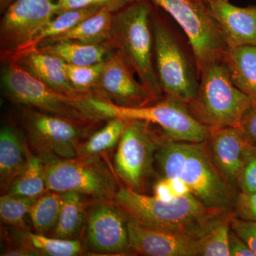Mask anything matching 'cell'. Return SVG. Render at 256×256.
<instances>
[{
  "mask_svg": "<svg viewBox=\"0 0 256 256\" xmlns=\"http://www.w3.org/2000/svg\"><path fill=\"white\" fill-rule=\"evenodd\" d=\"M126 120L112 168L122 186L146 194L152 180H158L156 152L168 138L154 124L140 120Z\"/></svg>",
  "mask_w": 256,
  "mask_h": 256,
  "instance_id": "obj_7",
  "label": "cell"
},
{
  "mask_svg": "<svg viewBox=\"0 0 256 256\" xmlns=\"http://www.w3.org/2000/svg\"><path fill=\"white\" fill-rule=\"evenodd\" d=\"M28 146L24 134L12 124L0 131V188L4 194L22 172L28 160Z\"/></svg>",
  "mask_w": 256,
  "mask_h": 256,
  "instance_id": "obj_19",
  "label": "cell"
},
{
  "mask_svg": "<svg viewBox=\"0 0 256 256\" xmlns=\"http://www.w3.org/2000/svg\"><path fill=\"white\" fill-rule=\"evenodd\" d=\"M20 244L31 249L36 256H76L85 252L80 239H63L28 230H18Z\"/></svg>",
  "mask_w": 256,
  "mask_h": 256,
  "instance_id": "obj_24",
  "label": "cell"
},
{
  "mask_svg": "<svg viewBox=\"0 0 256 256\" xmlns=\"http://www.w3.org/2000/svg\"><path fill=\"white\" fill-rule=\"evenodd\" d=\"M222 62L234 85L256 100V45L228 48Z\"/></svg>",
  "mask_w": 256,
  "mask_h": 256,
  "instance_id": "obj_20",
  "label": "cell"
},
{
  "mask_svg": "<svg viewBox=\"0 0 256 256\" xmlns=\"http://www.w3.org/2000/svg\"><path fill=\"white\" fill-rule=\"evenodd\" d=\"M62 202V193L50 191L35 200L28 215L37 233L46 235L53 232L58 223Z\"/></svg>",
  "mask_w": 256,
  "mask_h": 256,
  "instance_id": "obj_27",
  "label": "cell"
},
{
  "mask_svg": "<svg viewBox=\"0 0 256 256\" xmlns=\"http://www.w3.org/2000/svg\"><path fill=\"white\" fill-rule=\"evenodd\" d=\"M158 178H178L198 201L210 208L234 210L238 192L228 184L212 162L206 142L165 140L156 152Z\"/></svg>",
  "mask_w": 256,
  "mask_h": 256,
  "instance_id": "obj_2",
  "label": "cell"
},
{
  "mask_svg": "<svg viewBox=\"0 0 256 256\" xmlns=\"http://www.w3.org/2000/svg\"><path fill=\"white\" fill-rule=\"evenodd\" d=\"M150 1L170 14L188 37L198 75L207 66L222 62L228 47L202 0Z\"/></svg>",
  "mask_w": 256,
  "mask_h": 256,
  "instance_id": "obj_10",
  "label": "cell"
},
{
  "mask_svg": "<svg viewBox=\"0 0 256 256\" xmlns=\"http://www.w3.org/2000/svg\"><path fill=\"white\" fill-rule=\"evenodd\" d=\"M234 216L217 224L208 233L196 239V256H230L229 234Z\"/></svg>",
  "mask_w": 256,
  "mask_h": 256,
  "instance_id": "obj_29",
  "label": "cell"
},
{
  "mask_svg": "<svg viewBox=\"0 0 256 256\" xmlns=\"http://www.w3.org/2000/svg\"><path fill=\"white\" fill-rule=\"evenodd\" d=\"M114 50L104 62L94 97L118 107L142 108L159 100Z\"/></svg>",
  "mask_w": 256,
  "mask_h": 256,
  "instance_id": "obj_14",
  "label": "cell"
},
{
  "mask_svg": "<svg viewBox=\"0 0 256 256\" xmlns=\"http://www.w3.org/2000/svg\"><path fill=\"white\" fill-rule=\"evenodd\" d=\"M129 222L144 228L203 236L217 224L235 216L234 210L210 208L191 194L163 201L121 186L114 198Z\"/></svg>",
  "mask_w": 256,
  "mask_h": 256,
  "instance_id": "obj_1",
  "label": "cell"
},
{
  "mask_svg": "<svg viewBox=\"0 0 256 256\" xmlns=\"http://www.w3.org/2000/svg\"><path fill=\"white\" fill-rule=\"evenodd\" d=\"M15 118L32 151L44 162L77 156L79 144L101 124H85L16 105Z\"/></svg>",
  "mask_w": 256,
  "mask_h": 256,
  "instance_id": "obj_6",
  "label": "cell"
},
{
  "mask_svg": "<svg viewBox=\"0 0 256 256\" xmlns=\"http://www.w3.org/2000/svg\"><path fill=\"white\" fill-rule=\"evenodd\" d=\"M104 62L88 66L65 64L64 68L70 85L76 92L94 97L104 69Z\"/></svg>",
  "mask_w": 256,
  "mask_h": 256,
  "instance_id": "obj_31",
  "label": "cell"
},
{
  "mask_svg": "<svg viewBox=\"0 0 256 256\" xmlns=\"http://www.w3.org/2000/svg\"><path fill=\"white\" fill-rule=\"evenodd\" d=\"M134 1L136 0H58L57 14L67 10L92 8L107 9L114 13Z\"/></svg>",
  "mask_w": 256,
  "mask_h": 256,
  "instance_id": "obj_33",
  "label": "cell"
},
{
  "mask_svg": "<svg viewBox=\"0 0 256 256\" xmlns=\"http://www.w3.org/2000/svg\"><path fill=\"white\" fill-rule=\"evenodd\" d=\"M46 192L44 163L30 148L26 166L6 194L38 198Z\"/></svg>",
  "mask_w": 256,
  "mask_h": 256,
  "instance_id": "obj_26",
  "label": "cell"
},
{
  "mask_svg": "<svg viewBox=\"0 0 256 256\" xmlns=\"http://www.w3.org/2000/svg\"><path fill=\"white\" fill-rule=\"evenodd\" d=\"M152 190V196L163 201H172L192 194L188 185L178 178H158Z\"/></svg>",
  "mask_w": 256,
  "mask_h": 256,
  "instance_id": "obj_32",
  "label": "cell"
},
{
  "mask_svg": "<svg viewBox=\"0 0 256 256\" xmlns=\"http://www.w3.org/2000/svg\"><path fill=\"white\" fill-rule=\"evenodd\" d=\"M100 10L96 8H82L67 10L56 15L35 38L33 44V50H36V47L42 42L58 36L72 30L86 18H90Z\"/></svg>",
  "mask_w": 256,
  "mask_h": 256,
  "instance_id": "obj_28",
  "label": "cell"
},
{
  "mask_svg": "<svg viewBox=\"0 0 256 256\" xmlns=\"http://www.w3.org/2000/svg\"><path fill=\"white\" fill-rule=\"evenodd\" d=\"M232 229L242 239L256 256V222L234 217Z\"/></svg>",
  "mask_w": 256,
  "mask_h": 256,
  "instance_id": "obj_36",
  "label": "cell"
},
{
  "mask_svg": "<svg viewBox=\"0 0 256 256\" xmlns=\"http://www.w3.org/2000/svg\"><path fill=\"white\" fill-rule=\"evenodd\" d=\"M237 186L239 192H256V146H246Z\"/></svg>",
  "mask_w": 256,
  "mask_h": 256,
  "instance_id": "obj_34",
  "label": "cell"
},
{
  "mask_svg": "<svg viewBox=\"0 0 256 256\" xmlns=\"http://www.w3.org/2000/svg\"><path fill=\"white\" fill-rule=\"evenodd\" d=\"M106 110L110 118L140 120L154 124L172 140L203 142L210 132L192 116L186 104L168 96L142 108L118 107L106 102Z\"/></svg>",
  "mask_w": 256,
  "mask_h": 256,
  "instance_id": "obj_12",
  "label": "cell"
},
{
  "mask_svg": "<svg viewBox=\"0 0 256 256\" xmlns=\"http://www.w3.org/2000/svg\"><path fill=\"white\" fill-rule=\"evenodd\" d=\"M58 0H15L0 23L1 60L33 50L43 28L58 12Z\"/></svg>",
  "mask_w": 256,
  "mask_h": 256,
  "instance_id": "obj_11",
  "label": "cell"
},
{
  "mask_svg": "<svg viewBox=\"0 0 256 256\" xmlns=\"http://www.w3.org/2000/svg\"><path fill=\"white\" fill-rule=\"evenodd\" d=\"M15 0H0V12H4L6 8L10 6Z\"/></svg>",
  "mask_w": 256,
  "mask_h": 256,
  "instance_id": "obj_40",
  "label": "cell"
},
{
  "mask_svg": "<svg viewBox=\"0 0 256 256\" xmlns=\"http://www.w3.org/2000/svg\"><path fill=\"white\" fill-rule=\"evenodd\" d=\"M128 220L114 200H92L84 227V249L99 255H129Z\"/></svg>",
  "mask_w": 256,
  "mask_h": 256,
  "instance_id": "obj_13",
  "label": "cell"
},
{
  "mask_svg": "<svg viewBox=\"0 0 256 256\" xmlns=\"http://www.w3.org/2000/svg\"><path fill=\"white\" fill-rule=\"evenodd\" d=\"M3 256H36L31 249L25 246L23 244H18L13 247H8L4 252H2Z\"/></svg>",
  "mask_w": 256,
  "mask_h": 256,
  "instance_id": "obj_39",
  "label": "cell"
},
{
  "mask_svg": "<svg viewBox=\"0 0 256 256\" xmlns=\"http://www.w3.org/2000/svg\"><path fill=\"white\" fill-rule=\"evenodd\" d=\"M228 246L230 256H255L246 242L232 229L229 234Z\"/></svg>",
  "mask_w": 256,
  "mask_h": 256,
  "instance_id": "obj_38",
  "label": "cell"
},
{
  "mask_svg": "<svg viewBox=\"0 0 256 256\" xmlns=\"http://www.w3.org/2000/svg\"><path fill=\"white\" fill-rule=\"evenodd\" d=\"M205 142L215 168L224 180L238 192L237 183L247 146L238 128L210 130Z\"/></svg>",
  "mask_w": 256,
  "mask_h": 256,
  "instance_id": "obj_16",
  "label": "cell"
},
{
  "mask_svg": "<svg viewBox=\"0 0 256 256\" xmlns=\"http://www.w3.org/2000/svg\"><path fill=\"white\" fill-rule=\"evenodd\" d=\"M112 20V12L107 9H101L95 14L86 18L72 30L58 36L42 42L38 46L54 42L65 41L92 44H108L110 38Z\"/></svg>",
  "mask_w": 256,
  "mask_h": 256,
  "instance_id": "obj_23",
  "label": "cell"
},
{
  "mask_svg": "<svg viewBox=\"0 0 256 256\" xmlns=\"http://www.w3.org/2000/svg\"><path fill=\"white\" fill-rule=\"evenodd\" d=\"M2 86L16 105L36 109L85 124L110 120L94 97H74L56 92L12 62H2Z\"/></svg>",
  "mask_w": 256,
  "mask_h": 256,
  "instance_id": "obj_4",
  "label": "cell"
},
{
  "mask_svg": "<svg viewBox=\"0 0 256 256\" xmlns=\"http://www.w3.org/2000/svg\"><path fill=\"white\" fill-rule=\"evenodd\" d=\"M237 128L248 144L256 146V101L244 114Z\"/></svg>",
  "mask_w": 256,
  "mask_h": 256,
  "instance_id": "obj_37",
  "label": "cell"
},
{
  "mask_svg": "<svg viewBox=\"0 0 256 256\" xmlns=\"http://www.w3.org/2000/svg\"><path fill=\"white\" fill-rule=\"evenodd\" d=\"M228 48L256 45V5L236 6L228 0H202Z\"/></svg>",
  "mask_w": 256,
  "mask_h": 256,
  "instance_id": "obj_15",
  "label": "cell"
},
{
  "mask_svg": "<svg viewBox=\"0 0 256 256\" xmlns=\"http://www.w3.org/2000/svg\"><path fill=\"white\" fill-rule=\"evenodd\" d=\"M36 198L4 194L0 198V218L3 223L18 230H28L25 216Z\"/></svg>",
  "mask_w": 256,
  "mask_h": 256,
  "instance_id": "obj_30",
  "label": "cell"
},
{
  "mask_svg": "<svg viewBox=\"0 0 256 256\" xmlns=\"http://www.w3.org/2000/svg\"><path fill=\"white\" fill-rule=\"evenodd\" d=\"M36 50L57 57L64 63L75 66L92 65L105 62L112 50L108 44H84L65 41L37 47Z\"/></svg>",
  "mask_w": 256,
  "mask_h": 256,
  "instance_id": "obj_22",
  "label": "cell"
},
{
  "mask_svg": "<svg viewBox=\"0 0 256 256\" xmlns=\"http://www.w3.org/2000/svg\"><path fill=\"white\" fill-rule=\"evenodd\" d=\"M152 26L156 68L163 94L188 105L196 96L200 84L194 58L186 53L154 5Z\"/></svg>",
  "mask_w": 256,
  "mask_h": 256,
  "instance_id": "obj_8",
  "label": "cell"
},
{
  "mask_svg": "<svg viewBox=\"0 0 256 256\" xmlns=\"http://www.w3.org/2000/svg\"><path fill=\"white\" fill-rule=\"evenodd\" d=\"M2 62L16 64L56 92L74 97H92L76 90L66 74L65 63L54 56L34 50L13 56Z\"/></svg>",
  "mask_w": 256,
  "mask_h": 256,
  "instance_id": "obj_18",
  "label": "cell"
},
{
  "mask_svg": "<svg viewBox=\"0 0 256 256\" xmlns=\"http://www.w3.org/2000/svg\"><path fill=\"white\" fill-rule=\"evenodd\" d=\"M44 163L47 192H76L92 200H114L122 186L104 156H76Z\"/></svg>",
  "mask_w": 256,
  "mask_h": 256,
  "instance_id": "obj_9",
  "label": "cell"
},
{
  "mask_svg": "<svg viewBox=\"0 0 256 256\" xmlns=\"http://www.w3.org/2000/svg\"><path fill=\"white\" fill-rule=\"evenodd\" d=\"M198 76L196 96L188 105L192 116L210 130L238 127L256 100L234 85L222 62L207 66Z\"/></svg>",
  "mask_w": 256,
  "mask_h": 256,
  "instance_id": "obj_5",
  "label": "cell"
},
{
  "mask_svg": "<svg viewBox=\"0 0 256 256\" xmlns=\"http://www.w3.org/2000/svg\"><path fill=\"white\" fill-rule=\"evenodd\" d=\"M130 246L133 254L150 256H196V239L140 226L128 220Z\"/></svg>",
  "mask_w": 256,
  "mask_h": 256,
  "instance_id": "obj_17",
  "label": "cell"
},
{
  "mask_svg": "<svg viewBox=\"0 0 256 256\" xmlns=\"http://www.w3.org/2000/svg\"><path fill=\"white\" fill-rule=\"evenodd\" d=\"M63 202L60 218L52 236L63 239H79L84 232L89 206L92 201L76 192L62 193Z\"/></svg>",
  "mask_w": 256,
  "mask_h": 256,
  "instance_id": "obj_21",
  "label": "cell"
},
{
  "mask_svg": "<svg viewBox=\"0 0 256 256\" xmlns=\"http://www.w3.org/2000/svg\"><path fill=\"white\" fill-rule=\"evenodd\" d=\"M234 210L237 218L256 222V192H238Z\"/></svg>",
  "mask_w": 256,
  "mask_h": 256,
  "instance_id": "obj_35",
  "label": "cell"
},
{
  "mask_svg": "<svg viewBox=\"0 0 256 256\" xmlns=\"http://www.w3.org/2000/svg\"><path fill=\"white\" fill-rule=\"evenodd\" d=\"M127 120L114 118L108 120L100 130L94 131L82 141L77 149V156H104L106 153L117 148Z\"/></svg>",
  "mask_w": 256,
  "mask_h": 256,
  "instance_id": "obj_25",
  "label": "cell"
},
{
  "mask_svg": "<svg viewBox=\"0 0 256 256\" xmlns=\"http://www.w3.org/2000/svg\"><path fill=\"white\" fill-rule=\"evenodd\" d=\"M150 0H136L112 13L109 46L160 100L164 97L154 62V36Z\"/></svg>",
  "mask_w": 256,
  "mask_h": 256,
  "instance_id": "obj_3",
  "label": "cell"
}]
</instances>
